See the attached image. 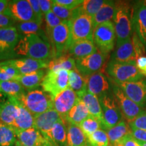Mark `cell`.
<instances>
[{
	"label": "cell",
	"instance_id": "32",
	"mask_svg": "<svg viewBox=\"0 0 146 146\" xmlns=\"http://www.w3.org/2000/svg\"><path fill=\"white\" fill-rule=\"evenodd\" d=\"M68 146H82L87 141L79 126L66 123Z\"/></svg>",
	"mask_w": 146,
	"mask_h": 146
},
{
	"label": "cell",
	"instance_id": "54",
	"mask_svg": "<svg viewBox=\"0 0 146 146\" xmlns=\"http://www.w3.org/2000/svg\"><path fill=\"white\" fill-rule=\"evenodd\" d=\"M82 146H91V145H90V144H89V143H88V142L87 141L86 143H85V144H84V145H83Z\"/></svg>",
	"mask_w": 146,
	"mask_h": 146
},
{
	"label": "cell",
	"instance_id": "34",
	"mask_svg": "<svg viewBox=\"0 0 146 146\" xmlns=\"http://www.w3.org/2000/svg\"><path fill=\"white\" fill-rule=\"evenodd\" d=\"M0 88L5 96L19 99L26 93V90L16 81H0Z\"/></svg>",
	"mask_w": 146,
	"mask_h": 146
},
{
	"label": "cell",
	"instance_id": "25",
	"mask_svg": "<svg viewBox=\"0 0 146 146\" xmlns=\"http://www.w3.org/2000/svg\"><path fill=\"white\" fill-rule=\"evenodd\" d=\"M98 50L94 41L85 40L73 43L69 49L68 54L76 60L88 56Z\"/></svg>",
	"mask_w": 146,
	"mask_h": 146
},
{
	"label": "cell",
	"instance_id": "29",
	"mask_svg": "<svg viewBox=\"0 0 146 146\" xmlns=\"http://www.w3.org/2000/svg\"><path fill=\"white\" fill-rule=\"evenodd\" d=\"M41 25L42 23L38 21H29L17 23L16 27L19 34L22 35L21 36L27 35H36L45 41L50 42L46 32H45V31L41 28Z\"/></svg>",
	"mask_w": 146,
	"mask_h": 146
},
{
	"label": "cell",
	"instance_id": "12",
	"mask_svg": "<svg viewBox=\"0 0 146 146\" xmlns=\"http://www.w3.org/2000/svg\"><path fill=\"white\" fill-rule=\"evenodd\" d=\"M99 50L86 57L75 60L76 68L82 75L87 77L91 74L102 70L107 56Z\"/></svg>",
	"mask_w": 146,
	"mask_h": 146
},
{
	"label": "cell",
	"instance_id": "53",
	"mask_svg": "<svg viewBox=\"0 0 146 146\" xmlns=\"http://www.w3.org/2000/svg\"><path fill=\"white\" fill-rule=\"evenodd\" d=\"M15 146H23V145H21V144L19 142H18V141H17V142H16V143Z\"/></svg>",
	"mask_w": 146,
	"mask_h": 146
},
{
	"label": "cell",
	"instance_id": "18",
	"mask_svg": "<svg viewBox=\"0 0 146 146\" xmlns=\"http://www.w3.org/2000/svg\"><path fill=\"white\" fill-rule=\"evenodd\" d=\"M6 61L10 65L14 66L20 74H29L41 69L47 68L49 63L46 61L35 60L29 58L11 59Z\"/></svg>",
	"mask_w": 146,
	"mask_h": 146
},
{
	"label": "cell",
	"instance_id": "13",
	"mask_svg": "<svg viewBox=\"0 0 146 146\" xmlns=\"http://www.w3.org/2000/svg\"><path fill=\"white\" fill-rule=\"evenodd\" d=\"M3 14L10 16L18 23L37 21L29 0H15L10 1L8 8Z\"/></svg>",
	"mask_w": 146,
	"mask_h": 146
},
{
	"label": "cell",
	"instance_id": "3",
	"mask_svg": "<svg viewBox=\"0 0 146 146\" xmlns=\"http://www.w3.org/2000/svg\"><path fill=\"white\" fill-rule=\"evenodd\" d=\"M106 71L109 78L116 83L135 82L144 78V74L137 66L136 62H118L110 60Z\"/></svg>",
	"mask_w": 146,
	"mask_h": 146
},
{
	"label": "cell",
	"instance_id": "38",
	"mask_svg": "<svg viewBox=\"0 0 146 146\" xmlns=\"http://www.w3.org/2000/svg\"><path fill=\"white\" fill-rule=\"evenodd\" d=\"M91 146H110L109 138L106 131L100 129L87 137Z\"/></svg>",
	"mask_w": 146,
	"mask_h": 146
},
{
	"label": "cell",
	"instance_id": "52",
	"mask_svg": "<svg viewBox=\"0 0 146 146\" xmlns=\"http://www.w3.org/2000/svg\"><path fill=\"white\" fill-rule=\"evenodd\" d=\"M5 96L3 94V92L1 91V88H0V103H1V102H3V100H4V97Z\"/></svg>",
	"mask_w": 146,
	"mask_h": 146
},
{
	"label": "cell",
	"instance_id": "51",
	"mask_svg": "<svg viewBox=\"0 0 146 146\" xmlns=\"http://www.w3.org/2000/svg\"><path fill=\"white\" fill-rule=\"evenodd\" d=\"M135 141L137 144L138 145V146H146V142L139 141V140H137V139H135Z\"/></svg>",
	"mask_w": 146,
	"mask_h": 146
},
{
	"label": "cell",
	"instance_id": "39",
	"mask_svg": "<svg viewBox=\"0 0 146 146\" xmlns=\"http://www.w3.org/2000/svg\"><path fill=\"white\" fill-rule=\"evenodd\" d=\"M79 127L83 131L86 137L91 135V134L96 132V131L102 129L101 123H100L99 120H97L96 118L91 116V115L80 124Z\"/></svg>",
	"mask_w": 146,
	"mask_h": 146
},
{
	"label": "cell",
	"instance_id": "55",
	"mask_svg": "<svg viewBox=\"0 0 146 146\" xmlns=\"http://www.w3.org/2000/svg\"><path fill=\"white\" fill-rule=\"evenodd\" d=\"M143 74H145V75H146V69H145V70L143 72Z\"/></svg>",
	"mask_w": 146,
	"mask_h": 146
},
{
	"label": "cell",
	"instance_id": "33",
	"mask_svg": "<svg viewBox=\"0 0 146 146\" xmlns=\"http://www.w3.org/2000/svg\"><path fill=\"white\" fill-rule=\"evenodd\" d=\"M68 87L76 92L78 96L87 90V77L82 75L81 73L76 70V68L75 70L68 71Z\"/></svg>",
	"mask_w": 146,
	"mask_h": 146
},
{
	"label": "cell",
	"instance_id": "14",
	"mask_svg": "<svg viewBox=\"0 0 146 146\" xmlns=\"http://www.w3.org/2000/svg\"><path fill=\"white\" fill-rule=\"evenodd\" d=\"M137 105L146 108V79L131 83H115Z\"/></svg>",
	"mask_w": 146,
	"mask_h": 146
},
{
	"label": "cell",
	"instance_id": "7",
	"mask_svg": "<svg viewBox=\"0 0 146 146\" xmlns=\"http://www.w3.org/2000/svg\"><path fill=\"white\" fill-rule=\"evenodd\" d=\"M116 32L112 21L101 24L94 29V43L98 50L108 55L114 50L116 41Z\"/></svg>",
	"mask_w": 146,
	"mask_h": 146
},
{
	"label": "cell",
	"instance_id": "42",
	"mask_svg": "<svg viewBox=\"0 0 146 146\" xmlns=\"http://www.w3.org/2000/svg\"><path fill=\"white\" fill-rule=\"evenodd\" d=\"M131 39H132L133 47H134L135 52L136 56L138 59L139 57H141L142 55L145 54L146 49L135 33L133 34Z\"/></svg>",
	"mask_w": 146,
	"mask_h": 146
},
{
	"label": "cell",
	"instance_id": "43",
	"mask_svg": "<svg viewBox=\"0 0 146 146\" xmlns=\"http://www.w3.org/2000/svg\"><path fill=\"white\" fill-rule=\"evenodd\" d=\"M53 1L70 10L78 8L83 2V0H54Z\"/></svg>",
	"mask_w": 146,
	"mask_h": 146
},
{
	"label": "cell",
	"instance_id": "36",
	"mask_svg": "<svg viewBox=\"0 0 146 146\" xmlns=\"http://www.w3.org/2000/svg\"><path fill=\"white\" fill-rule=\"evenodd\" d=\"M52 11L62 21L67 22L72 21L78 14L82 13L81 9H80V6L77 8L70 10V9H68L65 8V7H63L62 5L54 3L53 1Z\"/></svg>",
	"mask_w": 146,
	"mask_h": 146
},
{
	"label": "cell",
	"instance_id": "4",
	"mask_svg": "<svg viewBox=\"0 0 146 146\" xmlns=\"http://www.w3.org/2000/svg\"><path fill=\"white\" fill-rule=\"evenodd\" d=\"M18 100L34 117L53 108L52 98L40 89L29 91Z\"/></svg>",
	"mask_w": 146,
	"mask_h": 146
},
{
	"label": "cell",
	"instance_id": "21",
	"mask_svg": "<svg viewBox=\"0 0 146 146\" xmlns=\"http://www.w3.org/2000/svg\"><path fill=\"white\" fill-rule=\"evenodd\" d=\"M18 112L16 98L8 97V100L0 103V122L13 127Z\"/></svg>",
	"mask_w": 146,
	"mask_h": 146
},
{
	"label": "cell",
	"instance_id": "8",
	"mask_svg": "<svg viewBox=\"0 0 146 146\" xmlns=\"http://www.w3.org/2000/svg\"><path fill=\"white\" fill-rule=\"evenodd\" d=\"M68 71L62 69L57 71H47L41 83L44 92L50 95L54 101L60 93L68 87Z\"/></svg>",
	"mask_w": 146,
	"mask_h": 146
},
{
	"label": "cell",
	"instance_id": "37",
	"mask_svg": "<svg viewBox=\"0 0 146 146\" xmlns=\"http://www.w3.org/2000/svg\"><path fill=\"white\" fill-rule=\"evenodd\" d=\"M106 1L104 0H83V2L80 6L82 13L94 17L97 12L103 6Z\"/></svg>",
	"mask_w": 146,
	"mask_h": 146
},
{
	"label": "cell",
	"instance_id": "1",
	"mask_svg": "<svg viewBox=\"0 0 146 146\" xmlns=\"http://www.w3.org/2000/svg\"><path fill=\"white\" fill-rule=\"evenodd\" d=\"M16 56H21L50 62L54 58L52 45L49 41L36 35L21 36L14 49Z\"/></svg>",
	"mask_w": 146,
	"mask_h": 146
},
{
	"label": "cell",
	"instance_id": "11",
	"mask_svg": "<svg viewBox=\"0 0 146 146\" xmlns=\"http://www.w3.org/2000/svg\"><path fill=\"white\" fill-rule=\"evenodd\" d=\"M21 37L16 26L0 29V61L16 57L14 49Z\"/></svg>",
	"mask_w": 146,
	"mask_h": 146
},
{
	"label": "cell",
	"instance_id": "20",
	"mask_svg": "<svg viewBox=\"0 0 146 146\" xmlns=\"http://www.w3.org/2000/svg\"><path fill=\"white\" fill-rule=\"evenodd\" d=\"M137 60L132 39H129L121 44L116 45V49L112 53L110 60L118 62H136Z\"/></svg>",
	"mask_w": 146,
	"mask_h": 146
},
{
	"label": "cell",
	"instance_id": "50",
	"mask_svg": "<svg viewBox=\"0 0 146 146\" xmlns=\"http://www.w3.org/2000/svg\"><path fill=\"white\" fill-rule=\"evenodd\" d=\"M9 2L10 1L7 0H0V14L4 13L6 8H8Z\"/></svg>",
	"mask_w": 146,
	"mask_h": 146
},
{
	"label": "cell",
	"instance_id": "47",
	"mask_svg": "<svg viewBox=\"0 0 146 146\" xmlns=\"http://www.w3.org/2000/svg\"><path fill=\"white\" fill-rule=\"evenodd\" d=\"M40 8H41V12L45 16L47 14L52 11V1L50 0H39Z\"/></svg>",
	"mask_w": 146,
	"mask_h": 146
},
{
	"label": "cell",
	"instance_id": "41",
	"mask_svg": "<svg viewBox=\"0 0 146 146\" xmlns=\"http://www.w3.org/2000/svg\"><path fill=\"white\" fill-rule=\"evenodd\" d=\"M131 128L141 129V130L146 131V110L133 122L129 123Z\"/></svg>",
	"mask_w": 146,
	"mask_h": 146
},
{
	"label": "cell",
	"instance_id": "49",
	"mask_svg": "<svg viewBox=\"0 0 146 146\" xmlns=\"http://www.w3.org/2000/svg\"><path fill=\"white\" fill-rule=\"evenodd\" d=\"M136 64L139 70L143 73L146 69V57L141 56L136 61Z\"/></svg>",
	"mask_w": 146,
	"mask_h": 146
},
{
	"label": "cell",
	"instance_id": "27",
	"mask_svg": "<svg viewBox=\"0 0 146 146\" xmlns=\"http://www.w3.org/2000/svg\"><path fill=\"white\" fill-rule=\"evenodd\" d=\"M52 146H68L66 122L63 118L55 124L51 132Z\"/></svg>",
	"mask_w": 146,
	"mask_h": 146
},
{
	"label": "cell",
	"instance_id": "35",
	"mask_svg": "<svg viewBox=\"0 0 146 146\" xmlns=\"http://www.w3.org/2000/svg\"><path fill=\"white\" fill-rule=\"evenodd\" d=\"M17 141L15 129L0 122V146H15Z\"/></svg>",
	"mask_w": 146,
	"mask_h": 146
},
{
	"label": "cell",
	"instance_id": "23",
	"mask_svg": "<svg viewBox=\"0 0 146 146\" xmlns=\"http://www.w3.org/2000/svg\"><path fill=\"white\" fill-rule=\"evenodd\" d=\"M18 112L13 127L18 130L24 131L34 127L35 118L31 113L27 110L16 98Z\"/></svg>",
	"mask_w": 146,
	"mask_h": 146
},
{
	"label": "cell",
	"instance_id": "40",
	"mask_svg": "<svg viewBox=\"0 0 146 146\" xmlns=\"http://www.w3.org/2000/svg\"><path fill=\"white\" fill-rule=\"evenodd\" d=\"M44 21L45 23V31H46L47 36L50 35L55 27H58L63 22V21L58 18L52 11H51L44 16Z\"/></svg>",
	"mask_w": 146,
	"mask_h": 146
},
{
	"label": "cell",
	"instance_id": "24",
	"mask_svg": "<svg viewBox=\"0 0 146 146\" xmlns=\"http://www.w3.org/2000/svg\"><path fill=\"white\" fill-rule=\"evenodd\" d=\"M78 98L83 101L88 109L89 114L96 118L102 124L103 122V114L99 98L95 95L91 94L86 90L78 96Z\"/></svg>",
	"mask_w": 146,
	"mask_h": 146
},
{
	"label": "cell",
	"instance_id": "22",
	"mask_svg": "<svg viewBox=\"0 0 146 146\" xmlns=\"http://www.w3.org/2000/svg\"><path fill=\"white\" fill-rule=\"evenodd\" d=\"M46 73L44 69H41L29 74H20L16 78L15 81L21 84L25 90H35L41 85Z\"/></svg>",
	"mask_w": 146,
	"mask_h": 146
},
{
	"label": "cell",
	"instance_id": "10",
	"mask_svg": "<svg viewBox=\"0 0 146 146\" xmlns=\"http://www.w3.org/2000/svg\"><path fill=\"white\" fill-rule=\"evenodd\" d=\"M110 79L112 84V94L117 102L122 114L127 120L128 123H130L142 114L145 110L137 105L129 97L127 96L117 84L115 83L110 78Z\"/></svg>",
	"mask_w": 146,
	"mask_h": 146
},
{
	"label": "cell",
	"instance_id": "31",
	"mask_svg": "<svg viewBox=\"0 0 146 146\" xmlns=\"http://www.w3.org/2000/svg\"><path fill=\"white\" fill-rule=\"evenodd\" d=\"M62 69H64L68 71L76 69L75 60L68 54L59 58H53L48 63L47 70L49 71H57Z\"/></svg>",
	"mask_w": 146,
	"mask_h": 146
},
{
	"label": "cell",
	"instance_id": "2",
	"mask_svg": "<svg viewBox=\"0 0 146 146\" xmlns=\"http://www.w3.org/2000/svg\"><path fill=\"white\" fill-rule=\"evenodd\" d=\"M116 12L113 23L116 36V45L131 39L133 35V9L127 1H115Z\"/></svg>",
	"mask_w": 146,
	"mask_h": 146
},
{
	"label": "cell",
	"instance_id": "16",
	"mask_svg": "<svg viewBox=\"0 0 146 146\" xmlns=\"http://www.w3.org/2000/svg\"><path fill=\"white\" fill-rule=\"evenodd\" d=\"M87 90L98 98L112 92L110 79L103 71L87 76Z\"/></svg>",
	"mask_w": 146,
	"mask_h": 146
},
{
	"label": "cell",
	"instance_id": "26",
	"mask_svg": "<svg viewBox=\"0 0 146 146\" xmlns=\"http://www.w3.org/2000/svg\"><path fill=\"white\" fill-rule=\"evenodd\" d=\"M89 116L90 114L86 105L81 99H79L76 104L69 111L64 120L69 124L79 126L80 124Z\"/></svg>",
	"mask_w": 146,
	"mask_h": 146
},
{
	"label": "cell",
	"instance_id": "45",
	"mask_svg": "<svg viewBox=\"0 0 146 146\" xmlns=\"http://www.w3.org/2000/svg\"><path fill=\"white\" fill-rule=\"evenodd\" d=\"M16 23V22L10 16L5 15L4 14H0V29L14 27Z\"/></svg>",
	"mask_w": 146,
	"mask_h": 146
},
{
	"label": "cell",
	"instance_id": "6",
	"mask_svg": "<svg viewBox=\"0 0 146 146\" xmlns=\"http://www.w3.org/2000/svg\"><path fill=\"white\" fill-rule=\"evenodd\" d=\"M99 100L103 114L102 129L106 131L118 125L123 116L112 92L101 97Z\"/></svg>",
	"mask_w": 146,
	"mask_h": 146
},
{
	"label": "cell",
	"instance_id": "19",
	"mask_svg": "<svg viewBox=\"0 0 146 146\" xmlns=\"http://www.w3.org/2000/svg\"><path fill=\"white\" fill-rule=\"evenodd\" d=\"M133 31L137 35L146 49V3L134 9L133 14Z\"/></svg>",
	"mask_w": 146,
	"mask_h": 146
},
{
	"label": "cell",
	"instance_id": "48",
	"mask_svg": "<svg viewBox=\"0 0 146 146\" xmlns=\"http://www.w3.org/2000/svg\"><path fill=\"white\" fill-rule=\"evenodd\" d=\"M131 134L135 139L146 142V131L135 129V128H131Z\"/></svg>",
	"mask_w": 146,
	"mask_h": 146
},
{
	"label": "cell",
	"instance_id": "15",
	"mask_svg": "<svg viewBox=\"0 0 146 146\" xmlns=\"http://www.w3.org/2000/svg\"><path fill=\"white\" fill-rule=\"evenodd\" d=\"M34 118V127L41 132L43 137L52 145L51 132L55 124L62 118L54 108L48 110L46 112L42 113Z\"/></svg>",
	"mask_w": 146,
	"mask_h": 146
},
{
	"label": "cell",
	"instance_id": "46",
	"mask_svg": "<svg viewBox=\"0 0 146 146\" xmlns=\"http://www.w3.org/2000/svg\"><path fill=\"white\" fill-rule=\"evenodd\" d=\"M114 146H138V145L137 144L135 138L131 133L122 139Z\"/></svg>",
	"mask_w": 146,
	"mask_h": 146
},
{
	"label": "cell",
	"instance_id": "30",
	"mask_svg": "<svg viewBox=\"0 0 146 146\" xmlns=\"http://www.w3.org/2000/svg\"><path fill=\"white\" fill-rule=\"evenodd\" d=\"M109 138L110 146H114L125 136L131 133L129 123L123 119L115 127L106 131Z\"/></svg>",
	"mask_w": 146,
	"mask_h": 146
},
{
	"label": "cell",
	"instance_id": "5",
	"mask_svg": "<svg viewBox=\"0 0 146 146\" xmlns=\"http://www.w3.org/2000/svg\"><path fill=\"white\" fill-rule=\"evenodd\" d=\"M47 37L52 45L54 58L68 54L72 45L70 22L63 21L53 29Z\"/></svg>",
	"mask_w": 146,
	"mask_h": 146
},
{
	"label": "cell",
	"instance_id": "28",
	"mask_svg": "<svg viewBox=\"0 0 146 146\" xmlns=\"http://www.w3.org/2000/svg\"><path fill=\"white\" fill-rule=\"evenodd\" d=\"M115 12H116L115 1H106L103 6L92 18L94 28L95 29L101 24L111 21V20L114 18Z\"/></svg>",
	"mask_w": 146,
	"mask_h": 146
},
{
	"label": "cell",
	"instance_id": "44",
	"mask_svg": "<svg viewBox=\"0 0 146 146\" xmlns=\"http://www.w3.org/2000/svg\"><path fill=\"white\" fill-rule=\"evenodd\" d=\"M29 2L30 3L31 6L35 16L38 22L43 23V14L42 13L41 8H40L39 0H29Z\"/></svg>",
	"mask_w": 146,
	"mask_h": 146
},
{
	"label": "cell",
	"instance_id": "9",
	"mask_svg": "<svg viewBox=\"0 0 146 146\" xmlns=\"http://www.w3.org/2000/svg\"><path fill=\"white\" fill-rule=\"evenodd\" d=\"M72 44L77 41H94L93 18L87 14L81 13L70 22Z\"/></svg>",
	"mask_w": 146,
	"mask_h": 146
},
{
	"label": "cell",
	"instance_id": "17",
	"mask_svg": "<svg viewBox=\"0 0 146 146\" xmlns=\"http://www.w3.org/2000/svg\"><path fill=\"white\" fill-rule=\"evenodd\" d=\"M79 99L76 92L68 87L54 98L53 108L56 110L64 119Z\"/></svg>",
	"mask_w": 146,
	"mask_h": 146
}]
</instances>
